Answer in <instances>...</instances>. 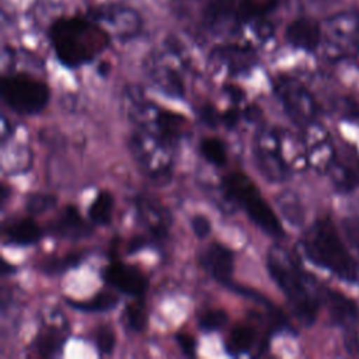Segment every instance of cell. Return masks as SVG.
Segmentation results:
<instances>
[{
	"instance_id": "cell-34",
	"label": "cell",
	"mask_w": 359,
	"mask_h": 359,
	"mask_svg": "<svg viewBox=\"0 0 359 359\" xmlns=\"http://www.w3.org/2000/svg\"><path fill=\"white\" fill-rule=\"evenodd\" d=\"M91 337H93V341H94V345H95L97 351L101 355H111L112 353V351L115 348V342H116L114 328H111L107 324L98 325L93 331Z\"/></svg>"
},
{
	"instance_id": "cell-16",
	"label": "cell",
	"mask_w": 359,
	"mask_h": 359,
	"mask_svg": "<svg viewBox=\"0 0 359 359\" xmlns=\"http://www.w3.org/2000/svg\"><path fill=\"white\" fill-rule=\"evenodd\" d=\"M210 57L213 62L223 66L231 76L248 73L258 62L257 53L251 46L238 43L219 45L212 49Z\"/></svg>"
},
{
	"instance_id": "cell-22",
	"label": "cell",
	"mask_w": 359,
	"mask_h": 359,
	"mask_svg": "<svg viewBox=\"0 0 359 359\" xmlns=\"http://www.w3.org/2000/svg\"><path fill=\"white\" fill-rule=\"evenodd\" d=\"M286 41L299 49L313 52L321 41L320 25L311 18H297L292 21L285 32Z\"/></svg>"
},
{
	"instance_id": "cell-5",
	"label": "cell",
	"mask_w": 359,
	"mask_h": 359,
	"mask_svg": "<svg viewBox=\"0 0 359 359\" xmlns=\"http://www.w3.org/2000/svg\"><path fill=\"white\" fill-rule=\"evenodd\" d=\"M219 185L227 201L233 206L243 209L261 231L275 238L285 236V230L276 213L248 175L240 171H233L223 175Z\"/></svg>"
},
{
	"instance_id": "cell-31",
	"label": "cell",
	"mask_w": 359,
	"mask_h": 359,
	"mask_svg": "<svg viewBox=\"0 0 359 359\" xmlns=\"http://www.w3.org/2000/svg\"><path fill=\"white\" fill-rule=\"evenodd\" d=\"M202 157L215 167H224L227 163L226 144L219 137H205L199 143Z\"/></svg>"
},
{
	"instance_id": "cell-37",
	"label": "cell",
	"mask_w": 359,
	"mask_h": 359,
	"mask_svg": "<svg viewBox=\"0 0 359 359\" xmlns=\"http://www.w3.org/2000/svg\"><path fill=\"white\" fill-rule=\"evenodd\" d=\"M191 223V229L194 231V234L198 238H205L210 234L212 231V224L210 220L205 216V215H194L189 220Z\"/></svg>"
},
{
	"instance_id": "cell-29",
	"label": "cell",
	"mask_w": 359,
	"mask_h": 359,
	"mask_svg": "<svg viewBox=\"0 0 359 359\" xmlns=\"http://www.w3.org/2000/svg\"><path fill=\"white\" fill-rule=\"evenodd\" d=\"M86 255L87 254L84 251H73L59 257H49L42 261L39 268L46 275H60L69 269L79 266L84 261Z\"/></svg>"
},
{
	"instance_id": "cell-8",
	"label": "cell",
	"mask_w": 359,
	"mask_h": 359,
	"mask_svg": "<svg viewBox=\"0 0 359 359\" xmlns=\"http://www.w3.org/2000/svg\"><path fill=\"white\" fill-rule=\"evenodd\" d=\"M0 95L6 105L21 115H36L49 102L50 91L46 83L29 74H6L0 81Z\"/></svg>"
},
{
	"instance_id": "cell-7",
	"label": "cell",
	"mask_w": 359,
	"mask_h": 359,
	"mask_svg": "<svg viewBox=\"0 0 359 359\" xmlns=\"http://www.w3.org/2000/svg\"><path fill=\"white\" fill-rule=\"evenodd\" d=\"M286 133L271 125H261L252 140V156L259 174L269 182H283L293 174L286 157Z\"/></svg>"
},
{
	"instance_id": "cell-32",
	"label": "cell",
	"mask_w": 359,
	"mask_h": 359,
	"mask_svg": "<svg viewBox=\"0 0 359 359\" xmlns=\"http://www.w3.org/2000/svg\"><path fill=\"white\" fill-rule=\"evenodd\" d=\"M57 203V198L48 192H32L25 199V210L32 215H42L53 209Z\"/></svg>"
},
{
	"instance_id": "cell-41",
	"label": "cell",
	"mask_w": 359,
	"mask_h": 359,
	"mask_svg": "<svg viewBox=\"0 0 359 359\" xmlns=\"http://www.w3.org/2000/svg\"><path fill=\"white\" fill-rule=\"evenodd\" d=\"M147 245H154L153 240L146 234H142V236H135L130 238V241L126 245V252L128 254H135V252H139L140 250L146 248Z\"/></svg>"
},
{
	"instance_id": "cell-17",
	"label": "cell",
	"mask_w": 359,
	"mask_h": 359,
	"mask_svg": "<svg viewBox=\"0 0 359 359\" xmlns=\"http://www.w3.org/2000/svg\"><path fill=\"white\" fill-rule=\"evenodd\" d=\"M94 223L87 222L74 205H66L62 212L49 223L48 233L57 238L81 240L87 238L94 231Z\"/></svg>"
},
{
	"instance_id": "cell-43",
	"label": "cell",
	"mask_w": 359,
	"mask_h": 359,
	"mask_svg": "<svg viewBox=\"0 0 359 359\" xmlns=\"http://www.w3.org/2000/svg\"><path fill=\"white\" fill-rule=\"evenodd\" d=\"M223 91H224V93L227 94V97L234 102V105L238 104V102H241L243 98H244V91H243L241 88L233 86V84H226V86L223 87Z\"/></svg>"
},
{
	"instance_id": "cell-24",
	"label": "cell",
	"mask_w": 359,
	"mask_h": 359,
	"mask_svg": "<svg viewBox=\"0 0 359 359\" xmlns=\"http://www.w3.org/2000/svg\"><path fill=\"white\" fill-rule=\"evenodd\" d=\"M257 342V328L250 323L234 325L224 341V349L231 356L247 353Z\"/></svg>"
},
{
	"instance_id": "cell-28",
	"label": "cell",
	"mask_w": 359,
	"mask_h": 359,
	"mask_svg": "<svg viewBox=\"0 0 359 359\" xmlns=\"http://www.w3.org/2000/svg\"><path fill=\"white\" fill-rule=\"evenodd\" d=\"M278 4V0H237V15L240 24L252 22L271 13Z\"/></svg>"
},
{
	"instance_id": "cell-15",
	"label": "cell",
	"mask_w": 359,
	"mask_h": 359,
	"mask_svg": "<svg viewBox=\"0 0 359 359\" xmlns=\"http://www.w3.org/2000/svg\"><path fill=\"white\" fill-rule=\"evenodd\" d=\"M327 174L338 192L355 191L359 187V154L356 150L348 146L344 151H337Z\"/></svg>"
},
{
	"instance_id": "cell-13",
	"label": "cell",
	"mask_w": 359,
	"mask_h": 359,
	"mask_svg": "<svg viewBox=\"0 0 359 359\" xmlns=\"http://www.w3.org/2000/svg\"><path fill=\"white\" fill-rule=\"evenodd\" d=\"M69 338V323L62 313L48 317L31 342V349L42 358H52L62 352Z\"/></svg>"
},
{
	"instance_id": "cell-20",
	"label": "cell",
	"mask_w": 359,
	"mask_h": 359,
	"mask_svg": "<svg viewBox=\"0 0 359 359\" xmlns=\"http://www.w3.org/2000/svg\"><path fill=\"white\" fill-rule=\"evenodd\" d=\"M90 17L95 21H105L112 25L121 38L136 35L140 29L139 15L126 7L121 6H100L88 11Z\"/></svg>"
},
{
	"instance_id": "cell-21",
	"label": "cell",
	"mask_w": 359,
	"mask_h": 359,
	"mask_svg": "<svg viewBox=\"0 0 359 359\" xmlns=\"http://www.w3.org/2000/svg\"><path fill=\"white\" fill-rule=\"evenodd\" d=\"M323 303L325 304L330 318L334 324L341 325L345 330L356 324L359 318V307L344 293L323 287Z\"/></svg>"
},
{
	"instance_id": "cell-33",
	"label": "cell",
	"mask_w": 359,
	"mask_h": 359,
	"mask_svg": "<svg viewBox=\"0 0 359 359\" xmlns=\"http://www.w3.org/2000/svg\"><path fill=\"white\" fill-rule=\"evenodd\" d=\"M229 321V314L222 309H210L203 311L198 318V327L203 332L222 330Z\"/></svg>"
},
{
	"instance_id": "cell-36",
	"label": "cell",
	"mask_w": 359,
	"mask_h": 359,
	"mask_svg": "<svg viewBox=\"0 0 359 359\" xmlns=\"http://www.w3.org/2000/svg\"><path fill=\"white\" fill-rule=\"evenodd\" d=\"M198 118L208 128H217L219 125H222V112H219L210 104H203L198 109Z\"/></svg>"
},
{
	"instance_id": "cell-40",
	"label": "cell",
	"mask_w": 359,
	"mask_h": 359,
	"mask_svg": "<svg viewBox=\"0 0 359 359\" xmlns=\"http://www.w3.org/2000/svg\"><path fill=\"white\" fill-rule=\"evenodd\" d=\"M252 29H254V34L261 39V41H268L272 34H273V27L269 21H266L264 17L258 18V20H254L252 21Z\"/></svg>"
},
{
	"instance_id": "cell-27",
	"label": "cell",
	"mask_w": 359,
	"mask_h": 359,
	"mask_svg": "<svg viewBox=\"0 0 359 359\" xmlns=\"http://www.w3.org/2000/svg\"><path fill=\"white\" fill-rule=\"evenodd\" d=\"M114 196L108 191H100L88 206L87 216L95 226H108L112 219Z\"/></svg>"
},
{
	"instance_id": "cell-45",
	"label": "cell",
	"mask_w": 359,
	"mask_h": 359,
	"mask_svg": "<svg viewBox=\"0 0 359 359\" xmlns=\"http://www.w3.org/2000/svg\"><path fill=\"white\" fill-rule=\"evenodd\" d=\"M108 72H109V65L105 62V63H101L100 66H98V73L101 74V76H107L108 74Z\"/></svg>"
},
{
	"instance_id": "cell-12",
	"label": "cell",
	"mask_w": 359,
	"mask_h": 359,
	"mask_svg": "<svg viewBox=\"0 0 359 359\" xmlns=\"http://www.w3.org/2000/svg\"><path fill=\"white\" fill-rule=\"evenodd\" d=\"M101 276L112 289L132 297H143L149 286L147 276L137 266L121 261L109 262Z\"/></svg>"
},
{
	"instance_id": "cell-6",
	"label": "cell",
	"mask_w": 359,
	"mask_h": 359,
	"mask_svg": "<svg viewBox=\"0 0 359 359\" xmlns=\"http://www.w3.org/2000/svg\"><path fill=\"white\" fill-rule=\"evenodd\" d=\"M128 146L144 177L158 187L170 184L174 174V146L142 129L132 132Z\"/></svg>"
},
{
	"instance_id": "cell-10",
	"label": "cell",
	"mask_w": 359,
	"mask_h": 359,
	"mask_svg": "<svg viewBox=\"0 0 359 359\" xmlns=\"http://www.w3.org/2000/svg\"><path fill=\"white\" fill-rule=\"evenodd\" d=\"M137 223L146 229L147 236L156 244H163L170 234L172 217L170 210L154 196L137 194L133 198Z\"/></svg>"
},
{
	"instance_id": "cell-46",
	"label": "cell",
	"mask_w": 359,
	"mask_h": 359,
	"mask_svg": "<svg viewBox=\"0 0 359 359\" xmlns=\"http://www.w3.org/2000/svg\"><path fill=\"white\" fill-rule=\"evenodd\" d=\"M7 195H8V188L3 184V185H1V191H0V201H1V203H6Z\"/></svg>"
},
{
	"instance_id": "cell-30",
	"label": "cell",
	"mask_w": 359,
	"mask_h": 359,
	"mask_svg": "<svg viewBox=\"0 0 359 359\" xmlns=\"http://www.w3.org/2000/svg\"><path fill=\"white\" fill-rule=\"evenodd\" d=\"M122 320L125 325L133 332H142L147 324V310L143 297H135L128 303L122 311Z\"/></svg>"
},
{
	"instance_id": "cell-38",
	"label": "cell",
	"mask_w": 359,
	"mask_h": 359,
	"mask_svg": "<svg viewBox=\"0 0 359 359\" xmlns=\"http://www.w3.org/2000/svg\"><path fill=\"white\" fill-rule=\"evenodd\" d=\"M175 342L185 356L191 358L196 355V339L194 338V335L188 332H177Z\"/></svg>"
},
{
	"instance_id": "cell-39",
	"label": "cell",
	"mask_w": 359,
	"mask_h": 359,
	"mask_svg": "<svg viewBox=\"0 0 359 359\" xmlns=\"http://www.w3.org/2000/svg\"><path fill=\"white\" fill-rule=\"evenodd\" d=\"M241 119H243V111L237 105H233L222 112V125L230 130L236 129Z\"/></svg>"
},
{
	"instance_id": "cell-25",
	"label": "cell",
	"mask_w": 359,
	"mask_h": 359,
	"mask_svg": "<svg viewBox=\"0 0 359 359\" xmlns=\"http://www.w3.org/2000/svg\"><path fill=\"white\" fill-rule=\"evenodd\" d=\"M66 303L79 311L83 313H105L115 309L119 303L118 294L108 290H100L93 297L87 300H73L66 299Z\"/></svg>"
},
{
	"instance_id": "cell-3",
	"label": "cell",
	"mask_w": 359,
	"mask_h": 359,
	"mask_svg": "<svg viewBox=\"0 0 359 359\" xmlns=\"http://www.w3.org/2000/svg\"><path fill=\"white\" fill-rule=\"evenodd\" d=\"M303 255L344 282L359 283V262L345 247L334 222L330 217L314 220L299 241Z\"/></svg>"
},
{
	"instance_id": "cell-23",
	"label": "cell",
	"mask_w": 359,
	"mask_h": 359,
	"mask_svg": "<svg viewBox=\"0 0 359 359\" xmlns=\"http://www.w3.org/2000/svg\"><path fill=\"white\" fill-rule=\"evenodd\" d=\"M4 243L17 247H28L36 244L43 237V230L31 217H21L10 222L4 230Z\"/></svg>"
},
{
	"instance_id": "cell-14",
	"label": "cell",
	"mask_w": 359,
	"mask_h": 359,
	"mask_svg": "<svg viewBox=\"0 0 359 359\" xmlns=\"http://www.w3.org/2000/svg\"><path fill=\"white\" fill-rule=\"evenodd\" d=\"M199 262L203 271L222 286L229 289L234 283V254L226 245L220 243L209 244L201 252Z\"/></svg>"
},
{
	"instance_id": "cell-26",
	"label": "cell",
	"mask_w": 359,
	"mask_h": 359,
	"mask_svg": "<svg viewBox=\"0 0 359 359\" xmlns=\"http://www.w3.org/2000/svg\"><path fill=\"white\" fill-rule=\"evenodd\" d=\"M276 205L282 216L293 226H300L304 222V209L296 192L285 189L276 195Z\"/></svg>"
},
{
	"instance_id": "cell-19",
	"label": "cell",
	"mask_w": 359,
	"mask_h": 359,
	"mask_svg": "<svg viewBox=\"0 0 359 359\" xmlns=\"http://www.w3.org/2000/svg\"><path fill=\"white\" fill-rule=\"evenodd\" d=\"M202 22L216 34L241 27L237 15V0H209L202 10Z\"/></svg>"
},
{
	"instance_id": "cell-35",
	"label": "cell",
	"mask_w": 359,
	"mask_h": 359,
	"mask_svg": "<svg viewBox=\"0 0 359 359\" xmlns=\"http://www.w3.org/2000/svg\"><path fill=\"white\" fill-rule=\"evenodd\" d=\"M342 230L351 245L359 252V215L346 216L342 219Z\"/></svg>"
},
{
	"instance_id": "cell-2",
	"label": "cell",
	"mask_w": 359,
	"mask_h": 359,
	"mask_svg": "<svg viewBox=\"0 0 359 359\" xmlns=\"http://www.w3.org/2000/svg\"><path fill=\"white\" fill-rule=\"evenodd\" d=\"M49 41L57 60L69 69L93 62L111 42L109 34L91 17H60L49 28Z\"/></svg>"
},
{
	"instance_id": "cell-18",
	"label": "cell",
	"mask_w": 359,
	"mask_h": 359,
	"mask_svg": "<svg viewBox=\"0 0 359 359\" xmlns=\"http://www.w3.org/2000/svg\"><path fill=\"white\" fill-rule=\"evenodd\" d=\"M306 157L311 167L320 172H327L337 150L332 147L327 133L317 125V122L303 128Z\"/></svg>"
},
{
	"instance_id": "cell-9",
	"label": "cell",
	"mask_w": 359,
	"mask_h": 359,
	"mask_svg": "<svg viewBox=\"0 0 359 359\" xmlns=\"http://www.w3.org/2000/svg\"><path fill=\"white\" fill-rule=\"evenodd\" d=\"M272 90L285 114L294 125L303 129L317 121L318 104L300 80L279 74L272 80Z\"/></svg>"
},
{
	"instance_id": "cell-1",
	"label": "cell",
	"mask_w": 359,
	"mask_h": 359,
	"mask_svg": "<svg viewBox=\"0 0 359 359\" xmlns=\"http://www.w3.org/2000/svg\"><path fill=\"white\" fill-rule=\"evenodd\" d=\"M266 269L280 289L294 316L310 327L323 303V286L307 273L293 254L282 245H272L266 252Z\"/></svg>"
},
{
	"instance_id": "cell-42",
	"label": "cell",
	"mask_w": 359,
	"mask_h": 359,
	"mask_svg": "<svg viewBox=\"0 0 359 359\" xmlns=\"http://www.w3.org/2000/svg\"><path fill=\"white\" fill-rule=\"evenodd\" d=\"M243 119L247 122H257L261 118V109L255 104H248L243 109Z\"/></svg>"
},
{
	"instance_id": "cell-11",
	"label": "cell",
	"mask_w": 359,
	"mask_h": 359,
	"mask_svg": "<svg viewBox=\"0 0 359 359\" xmlns=\"http://www.w3.org/2000/svg\"><path fill=\"white\" fill-rule=\"evenodd\" d=\"M144 70L150 81L165 95L184 98L185 81L181 69L168 60L167 56L156 55L146 60Z\"/></svg>"
},
{
	"instance_id": "cell-4",
	"label": "cell",
	"mask_w": 359,
	"mask_h": 359,
	"mask_svg": "<svg viewBox=\"0 0 359 359\" xmlns=\"http://www.w3.org/2000/svg\"><path fill=\"white\" fill-rule=\"evenodd\" d=\"M122 107L137 129L146 130L174 147L191 133V123L182 114L156 105L144 97L137 86L123 88Z\"/></svg>"
},
{
	"instance_id": "cell-44",
	"label": "cell",
	"mask_w": 359,
	"mask_h": 359,
	"mask_svg": "<svg viewBox=\"0 0 359 359\" xmlns=\"http://www.w3.org/2000/svg\"><path fill=\"white\" fill-rule=\"evenodd\" d=\"M14 272H15V268L11 264H8L6 259H3L1 261V273L8 275V273H14Z\"/></svg>"
}]
</instances>
